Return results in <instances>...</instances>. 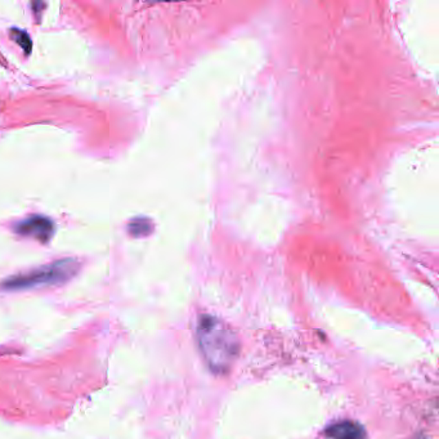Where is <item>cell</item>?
I'll use <instances>...</instances> for the list:
<instances>
[{
  "label": "cell",
  "instance_id": "cell-1",
  "mask_svg": "<svg viewBox=\"0 0 439 439\" xmlns=\"http://www.w3.org/2000/svg\"><path fill=\"white\" fill-rule=\"evenodd\" d=\"M199 346L207 366L216 374H225L238 354V340L231 327L215 317L204 316L197 328Z\"/></svg>",
  "mask_w": 439,
  "mask_h": 439
},
{
  "label": "cell",
  "instance_id": "cell-2",
  "mask_svg": "<svg viewBox=\"0 0 439 439\" xmlns=\"http://www.w3.org/2000/svg\"><path fill=\"white\" fill-rule=\"evenodd\" d=\"M78 269L79 263L75 259H61L47 266L32 269L30 272L10 277L1 284V289L8 291H17L35 287L58 285L70 280L78 272Z\"/></svg>",
  "mask_w": 439,
  "mask_h": 439
},
{
  "label": "cell",
  "instance_id": "cell-3",
  "mask_svg": "<svg viewBox=\"0 0 439 439\" xmlns=\"http://www.w3.org/2000/svg\"><path fill=\"white\" fill-rule=\"evenodd\" d=\"M14 231L19 235L29 236L41 243H47L54 234V225L49 218L35 215L14 225Z\"/></svg>",
  "mask_w": 439,
  "mask_h": 439
},
{
  "label": "cell",
  "instance_id": "cell-4",
  "mask_svg": "<svg viewBox=\"0 0 439 439\" xmlns=\"http://www.w3.org/2000/svg\"><path fill=\"white\" fill-rule=\"evenodd\" d=\"M326 434L330 439H368L365 429L352 421H343L330 427Z\"/></svg>",
  "mask_w": 439,
  "mask_h": 439
},
{
  "label": "cell",
  "instance_id": "cell-5",
  "mask_svg": "<svg viewBox=\"0 0 439 439\" xmlns=\"http://www.w3.org/2000/svg\"><path fill=\"white\" fill-rule=\"evenodd\" d=\"M10 39H13L20 45L26 54H30L31 49H32V41H31L30 35L26 31L20 30V29H10Z\"/></svg>",
  "mask_w": 439,
  "mask_h": 439
},
{
  "label": "cell",
  "instance_id": "cell-6",
  "mask_svg": "<svg viewBox=\"0 0 439 439\" xmlns=\"http://www.w3.org/2000/svg\"><path fill=\"white\" fill-rule=\"evenodd\" d=\"M151 223L144 219V218H137L133 219L129 225H128V231L129 234L133 236H144L147 235L151 231Z\"/></svg>",
  "mask_w": 439,
  "mask_h": 439
}]
</instances>
